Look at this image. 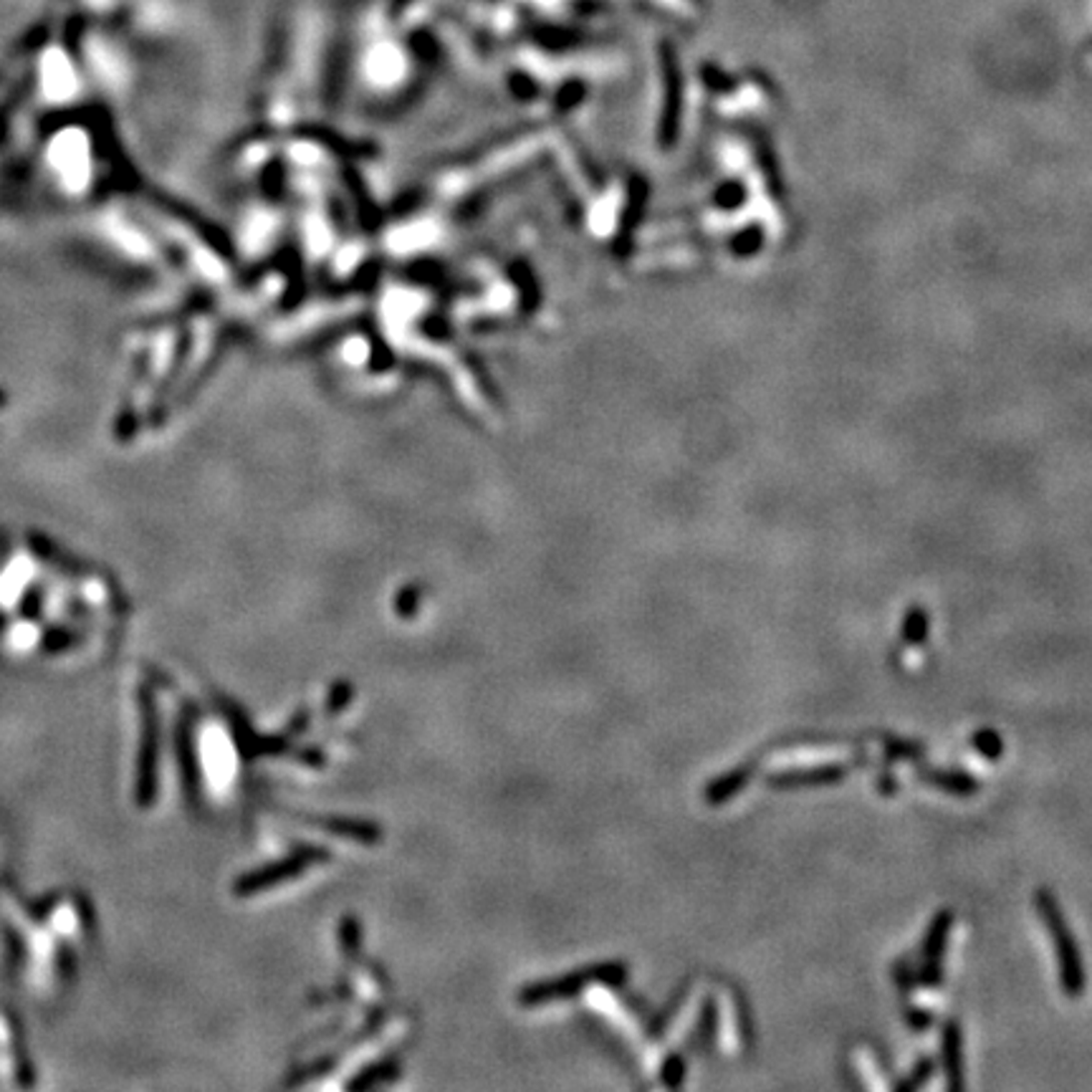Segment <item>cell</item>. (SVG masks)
Here are the masks:
<instances>
[{
  "label": "cell",
  "instance_id": "cell-1",
  "mask_svg": "<svg viewBox=\"0 0 1092 1092\" xmlns=\"http://www.w3.org/2000/svg\"><path fill=\"white\" fill-rule=\"evenodd\" d=\"M0 936L16 986L31 1001H54L77 977L92 946V908L79 893L28 901L0 888Z\"/></svg>",
  "mask_w": 1092,
  "mask_h": 1092
},
{
  "label": "cell",
  "instance_id": "cell-2",
  "mask_svg": "<svg viewBox=\"0 0 1092 1092\" xmlns=\"http://www.w3.org/2000/svg\"><path fill=\"white\" fill-rule=\"evenodd\" d=\"M64 587V584H61ZM46 589L39 599L0 587V655L13 663L67 665L100 655L116 632V609L97 582Z\"/></svg>",
  "mask_w": 1092,
  "mask_h": 1092
},
{
  "label": "cell",
  "instance_id": "cell-3",
  "mask_svg": "<svg viewBox=\"0 0 1092 1092\" xmlns=\"http://www.w3.org/2000/svg\"><path fill=\"white\" fill-rule=\"evenodd\" d=\"M1039 913H1042L1044 923H1047L1049 934H1052L1054 944L1059 949V969H1062V986L1070 996H1080L1082 988H1085V974H1082V961L1077 954L1075 939L1067 934V926L1062 921V913H1059L1057 903H1054L1052 895L1039 893Z\"/></svg>",
  "mask_w": 1092,
  "mask_h": 1092
},
{
  "label": "cell",
  "instance_id": "cell-4",
  "mask_svg": "<svg viewBox=\"0 0 1092 1092\" xmlns=\"http://www.w3.org/2000/svg\"><path fill=\"white\" fill-rule=\"evenodd\" d=\"M34 1080L31 1059L26 1044L18 1037V1029L6 1014H0V1085L26 1087Z\"/></svg>",
  "mask_w": 1092,
  "mask_h": 1092
},
{
  "label": "cell",
  "instance_id": "cell-5",
  "mask_svg": "<svg viewBox=\"0 0 1092 1092\" xmlns=\"http://www.w3.org/2000/svg\"><path fill=\"white\" fill-rule=\"evenodd\" d=\"M847 774L845 764H829V766L809 768V771H791V774L771 776V786H804V784H822V781H840Z\"/></svg>",
  "mask_w": 1092,
  "mask_h": 1092
},
{
  "label": "cell",
  "instance_id": "cell-6",
  "mask_svg": "<svg viewBox=\"0 0 1092 1092\" xmlns=\"http://www.w3.org/2000/svg\"><path fill=\"white\" fill-rule=\"evenodd\" d=\"M961 1034H959V1026H956V1021H951V1024H946V1034H944V1057H946V1067H949V1077H954V1087L961 1085L959 1075H961Z\"/></svg>",
  "mask_w": 1092,
  "mask_h": 1092
},
{
  "label": "cell",
  "instance_id": "cell-7",
  "mask_svg": "<svg viewBox=\"0 0 1092 1092\" xmlns=\"http://www.w3.org/2000/svg\"><path fill=\"white\" fill-rule=\"evenodd\" d=\"M921 779H926V781H939L941 789H944V791H956V794H972V791H977V781L969 779L967 774H944V776H936V774H923V771H921Z\"/></svg>",
  "mask_w": 1092,
  "mask_h": 1092
},
{
  "label": "cell",
  "instance_id": "cell-8",
  "mask_svg": "<svg viewBox=\"0 0 1092 1092\" xmlns=\"http://www.w3.org/2000/svg\"><path fill=\"white\" fill-rule=\"evenodd\" d=\"M974 744L979 747V752L983 754V757L988 759H999L1001 754V739L993 731H982V734H977V739H974Z\"/></svg>",
  "mask_w": 1092,
  "mask_h": 1092
},
{
  "label": "cell",
  "instance_id": "cell-9",
  "mask_svg": "<svg viewBox=\"0 0 1092 1092\" xmlns=\"http://www.w3.org/2000/svg\"><path fill=\"white\" fill-rule=\"evenodd\" d=\"M903 635L911 637V640H923V637H926V612H923V609H913V612H908Z\"/></svg>",
  "mask_w": 1092,
  "mask_h": 1092
},
{
  "label": "cell",
  "instance_id": "cell-10",
  "mask_svg": "<svg viewBox=\"0 0 1092 1092\" xmlns=\"http://www.w3.org/2000/svg\"><path fill=\"white\" fill-rule=\"evenodd\" d=\"M762 243H764L762 231L752 228V231H747L739 241H736V251L742 253V256H752V253H757L759 248H762Z\"/></svg>",
  "mask_w": 1092,
  "mask_h": 1092
}]
</instances>
